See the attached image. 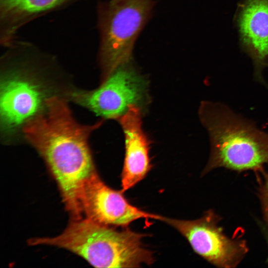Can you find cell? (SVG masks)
Here are the masks:
<instances>
[{"instance_id": "obj_1", "label": "cell", "mask_w": 268, "mask_h": 268, "mask_svg": "<svg viewBox=\"0 0 268 268\" xmlns=\"http://www.w3.org/2000/svg\"><path fill=\"white\" fill-rule=\"evenodd\" d=\"M46 110L25 123L23 132L56 180L72 219L82 218L80 197L86 181L97 172L88 144L92 125L78 123L66 103L57 97L45 99Z\"/></svg>"}, {"instance_id": "obj_2", "label": "cell", "mask_w": 268, "mask_h": 268, "mask_svg": "<svg viewBox=\"0 0 268 268\" xmlns=\"http://www.w3.org/2000/svg\"><path fill=\"white\" fill-rule=\"evenodd\" d=\"M199 116L209 138L210 151L203 171L217 168L260 171L268 164V133L227 105L202 101Z\"/></svg>"}, {"instance_id": "obj_3", "label": "cell", "mask_w": 268, "mask_h": 268, "mask_svg": "<svg viewBox=\"0 0 268 268\" xmlns=\"http://www.w3.org/2000/svg\"><path fill=\"white\" fill-rule=\"evenodd\" d=\"M144 237L128 227L117 230L82 217L72 219L58 236L33 238L28 244L66 249L96 268H138L154 261L152 253L143 246Z\"/></svg>"}, {"instance_id": "obj_4", "label": "cell", "mask_w": 268, "mask_h": 268, "mask_svg": "<svg viewBox=\"0 0 268 268\" xmlns=\"http://www.w3.org/2000/svg\"><path fill=\"white\" fill-rule=\"evenodd\" d=\"M153 0H109L97 6L102 81L133 59L135 42L149 19Z\"/></svg>"}, {"instance_id": "obj_5", "label": "cell", "mask_w": 268, "mask_h": 268, "mask_svg": "<svg viewBox=\"0 0 268 268\" xmlns=\"http://www.w3.org/2000/svg\"><path fill=\"white\" fill-rule=\"evenodd\" d=\"M72 100L105 119L118 120L132 105L142 109L149 101L148 82L133 59L117 67L93 90H76Z\"/></svg>"}, {"instance_id": "obj_6", "label": "cell", "mask_w": 268, "mask_h": 268, "mask_svg": "<svg viewBox=\"0 0 268 268\" xmlns=\"http://www.w3.org/2000/svg\"><path fill=\"white\" fill-rule=\"evenodd\" d=\"M162 221L177 230L194 251L219 268H234L242 260L248 248L245 241L226 236L218 224V216L211 210L192 220L162 216Z\"/></svg>"}, {"instance_id": "obj_7", "label": "cell", "mask_w": 268, "mask_h": 268, "mask_svg": "<svg viewBox=\"0 0 268 268\" xmlns=\"http://www.w3.org/2000/svg\"><path fill=\"white\" fill-rule=\"evenodd\" d=\"M80 201L85 217L108 226L127 227L138 219L160 220L162 216L145 211L131 204L121 190L117 191L109 187L97 172L85 183Z\"/></svg>"}, {"instance_id": "obj_8", "label": "cell", "mask_w": 268, "mask_h": 268, "mask_svg": "<svg viewBox=\"0 0 268 268\" xmlns=\"http://www.w3.org/2000/svg\"><path fill=\"white\" fill-rule=\"evenodd\" d=\"M28 68L12 67L5 72L0 86L1 126L13 130L36 116L41 109L43 94L29 78Z\"/></svg>"}, {"instance_id": "obj_9", "label": "cell", "mask_w": 268, "mask_h": 268, "mask_svg": "<svg viewBox=\"0 0 268 268\" xmlns=\"http://www.w3.org/2000/svg\"><path fill=\"white\" fill-rule=\"evenodd\" d=\"M234 20L241 49L252 61L255 79L268 86L263 74L268 67V0H242Z\"/></svg>"}, {"instance_id": "obj_10", "label": "cell", "mask_w": 268, "mask_h": 268, "mask_svg": "<svg viewBox=\"0 0 268 268\" xmlns=\"http://www.w3.org/2000/svg\"><path fill=\"white\" fill-rule=\"evenodd\" d=\"M142 109L131 106L118 121L125 138V158L121 175L123 192L134 187L150 171V140L142 125Z\"/></svg>"}, {"instance_id": "obj_11", "label": "cell", "mask_w": 268, "mask_h": 268, "mask_svg": "<svg viewBox=\"0 0 268 268\" xmlns=\"http://www.w3.org/2000/svg\"><path fill=\"white\" fill-rule=\"evenodd\" d=\"M82 0H0V43L6 46L16 39L22 27L50 12Z\"/></svg>"}, {"instance_id": "obj_12", "label": "cell", "mask_w": 268, "mask_h": 268, "mask_svg": "<svg viewBox=\"0 0 268 268\" xmlns=\"http://www.w3.org/2000/svg\"><path fill=\"white\" fill-rule=\"evenodd\" d=\"M259 196L262 202L264 216L268 222V171L260 189Z\"/></svg>"}, {"instance_id": "obj_13", "label": "cell", "mask_w": 268, "mask_h": 268, "mask_svg": "<svg viewBox=\"0 0 268 268\" xmlns=\"http://www.w3.org/2000/svg\"></svg>"}]
</instances>
